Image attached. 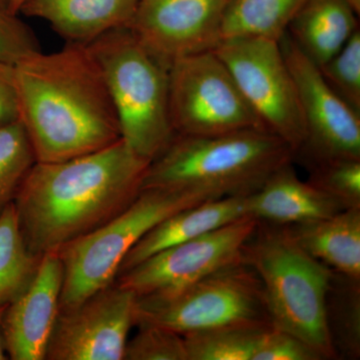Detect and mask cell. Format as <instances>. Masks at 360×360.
<instances>
[{
    "mask_svg": "<svg viewBox=\"0 0 360 360\" xmlns=\"http://www.w3.org/2000/svg\"><path fill=\"white\" fill-rule=\"evenodd\" d=\"M149 163L122 139L72 160L35 163L13 201L26 248L41 257L103 226L141 193Z\"/></svg>",
    "mask_w": 360,
    "mask_h": 360,
    "instance_id": "6da1fadb",
    "label": "cell"
},
{
    "mask_svg": "<svg viewBox=\"0 0 360 360\" xmlns=\"http://www.w3.org/2000/svg\"><path fill=\"white\" fill-rule=\"evenodd\" d=\"M14 68L20 122L37 162L72 160L122 139L115 103L89 45L68 42Z\"/></svg>",
    "mask_w": 360,
    "mask_h": 360,
    "instance_id": "7a4b0ae2",
    "label": "cell"
},
{
    "mask_svg": "<svg viewBox=\"0 0 360 360\" xmlns=\"http://www.w3.org/2000/svg\"><path fill=\"white\" fill-rule=\"evenodd\" d=\"M293 158L285 142L262 129L212 136L175 134L149 163L141 189L193 191L210 200L248 196Z\"/></svg>",
    "mask_w": 360,
    "mask_h": 360,
    "instance_id": "3957f363",
    "label": "cell"
},
{
    "mask_svg": "<svg viewBox=\"0 0 360 360\" xmlns=\"http://www.w3.org/2000/svg\"><path fill=\"white\" fill-rule=\"evenodd\" d=\"M243 262L262 283L272 326L307 342L323 356H338L326 316L335 271L303 250L288 226L258 221Z\"/></svg>",
    "mask_w": 360,
    "mask_h": 360,
    "instance_id": "277c9868",
    "label": "cell"
},
{
    "mask_svg": "<svg viewBox=\"0 0 360 360\" xmlns=\"http://www.w3.org/2000/svg\"><path fill=\"white\" fill-rule=\"evenodd\" d=\"M87 45L115 103L122 141L151 162L175 135L169 115V68L129 27L111 30Z\"/></svg>",
    "mask_w": 360,
    "mask_h": 360,
    "instance_id": "5b68a950",
    "label": "cell"
},
{
    "mask_svg": "<svg viewBox=\"0 0 360 360\" xmlns=\"http://www.w3.org/2000/svg\"><path fill=\"white\" fill-rule=\"evenodd\" d=\"M175 189H141L124 210L103 226L56 250L63 265L60 311L72 309L115 283L129 250L170 215L210 200Z\"/></svg>",
    "mask_w": 360,
    "mask_h": 360,
    "instance_id": "8992f818",
    "label": "cell"
},
{
    "mask_svg": "<svg viewBox=\"0 0 360 360\" xmlns=\"http://www.w3.org/2000/svg\"><path fill=\"white\" fill-rule=\"evenodd\" d=\"M269 321L262 283L245 262L167 292L136 296L134 326L179 335L248 322Z\"/></svg>",
    "mask_w": 360,
    "mask_h": 360,
    "instance_id": "52a82bcc",
    "label": "cell"
},
{
    "mask_svg": "<svg viewBox=\"0 0 360 360\" xmlns=\"http://www.w3.org/2000/svg\"><path fill=\"white\" fill-rule=\"evenodd\" d=\"M168 80L170 122L175 134L212 136L265 129L214 51L174 61Z\"/></svg>",
    "mask_w": 360,
    "mask_h": 360,
    "instance_id": "ba28073f",
    "label": "cell"
},
{
    "mask_svg": "<svg viewBox=\"0 0 360 360\" xmlns=\"http://www.w3.org/2000/svg\"><path fill=\"white\" fill-rule=\"evenodd\" d=\"M267 131L297 153L305 127L297 91L281 44L260 37L222 39L213 51Z\"/></svg>",
    "mask_w": 360,
    "mask_h": 360,
    "instance_id": "9c48e42d",
    "label": "cell"
},
{
    "mask_svg": "<svg viewBox=\"0 0 360 360\" xmlns=\"http://www.w3.org/2000/svg\"><path fill=\"white\" fill-rule=\"evenodd\" d=\"M258 220L245 217L198 238L169 246L116 276L136 296L156 295L195 283L243 260V248Z\"/></svg>",
    "mask_w": 360,
    "mask_h": 360,
    "instance_id": "30bf717a",
    "label": "cell"
},
{
    "mask_svg": "<svg viewBox=\"0 0 360 360\" xmlns=\"http://www.w3.org/2000/svg\"><path fill=\"white\" fill-rule=\"evenodd\" d=\"M295 82L305 127L295 153L307 167L335 160H360V115L333 91L315 65L288 34L279 40Z\"/></svg>",
    "mask_w": 360,
    "mask_h": 360,
    "instance_id": "8fae6325",
    "label": "cell"
},
{
    "mask_svg": "<svg viewBox=\"0 0 360 360\" xmlns=\"http://www.w3.org/2000/svg\"><path fill=\"white\" fill-rule=\"evenodd\" d=\"M136 295L115 283L59 311L47 360H123Z\"/></svg>",
    "mask_w": 360,
    "mask_h": 360,
    "instance_id": "7c38bea8",
    "label": "cell"
},
{
    "mask_svg": "<svg viewBox=\"0 0 360 360\" xmlns=\"http://www.w3.org/2000/svg\"><path fill=\"white\" fill-rule=\"evenodd\" d=\"M229 0H141L129 27L168 68L180 58L212 51L222 41Z\"/></svg>",
    "mask_w": 360,
    "mask_h": 360,
    "instance_id": "4fadbf2b",
    "label": "cell"
},
{
    "mask_svg": "<svg viewBox=\"0 0 360 360\" xmlns=\"http://www.w3.org/2000/svg\"><path fill=\"white\" fill-rule=\"evenodd\" d=\"M63 265L56 251L40 258L27 288L7 305L2 321L7 356L13 360H45L60 311Z\"/></svg>",
    "mask_w": 360,
    "mask_h": 360,
    "instance_id": "5bb4252c",
    "label": "cell"
},
{
    "mask_svg": "<svg viewBox=\"0 0 360 360\" xmlns=\"http://www.w3.org/2000/svg\"><path fill=\"white\" fill-rule=\"evenodd\" d=\"M342 206L309 180L297 176L292 162L274 172L264 186L246 196L248 217L265 224L293 226L328 219Z\"/></svg>",
    "mask_w": 360,
    "mask_h": 360,
    "instance_id": "9a60e30c",
    "label": "cell"
},
{
    "mask_svg": "<svg viewBox=\"0 0 360 360\" xmlns=\"http://www.w3.org/2000/svg\"><path fill=\"white\" fill-rule=\"evenodd\" d=\"M141 0H26L20 13L39 18L70 44H89L129 27Z\"/></svg>",
    "mask_w": 360,
    "mask_h": 360,
    "instance_id": "2e32d148",
    "label": "cell"
},
{
    "mask_svg": "<svg viewBox=\"0 0 360 360\" xmlns=\"http://www.w3.org/2000/svg\"><path fill=\"white\" fill-rule=\"evenodd\" d=\"M245 217H248L246 196L210 200L184 208L162 220L146 233L127 253L118 274L158 251L198 238Z\"/></svg>",
    "mask_w": 360,
    "mask_h": 360,
    "instance_id": "e0dca14e",
    "label": "cell"
},
{
    "mask_svg": "<svg viewBox=\"0 0 360 360\" xmlns=\"http://www.w3.org/2000/svg\"><path fill=\"white\" fill-rule=\"evenodd\" d=\"M356 15L345 0H305L286 34L315 65L321 66L359 30Z\"/></svg>",
    "mask_w": 360,
    "mask_h": 360,
    "instance_id": "ac0fdd59",
    "label": "cell"
},
{
    "mask_svg": "<svg viewBox=\"0 0 360 360\" xmlns=\"http://www.w3.org/2000/svg\"><path fill=\"white\" fill-rule=\"evenodd\" d=\"M303 250L336 274L360 281V208L288 226Z\"/></svg>",
    "mask_w": 360,
    "mask_h": 360,
    "instance_id": "d6986e66",
    "label": "cell"
},
{
    "mask_svg": "<svg viewBox=\"0 0 360 360\" xmlns=\"http://www.w3.org/2000/svg\"><path fill=\"white\" fill-rule=\"evenodd\" d=\"M305 0H229L222 39L260 37L279 41Z\"/></svg>",
    "mask_w": 360,
    "mask_h": 360,
    "instance_id": "ffe728a7",
    "label": "cell"
},
{
    "mask_svg": "<svg viewBox=\"0 0 360 360\" xmlns=\"http://www.w3.org/2000/svg\"><path fill=\"white\" fill-rule=\"evenodd\" d=\"M271 322L232 324L182 335L188 360H253Z\"/></svg>",
    "mask_w": 360,
    "mask_h": 360,
    "instance_id": "44dd1931",
    "label": "cell"
},
{
    "mask_svg": "<svg viewBox=\"0 0 360 360\" xmlns=\"http://www.w3.org/2000/svg\"><path fill=\"white\" fill-rule=\"evenodd\" d=\"M41 257L26 248L13 202L7 205L0 214V307H7L27 288Z\"/></svg>",
    "mask_w": 360,
    "mask_h": 360,
    "instance_id": "7402d4cb",
    "label": "cell"
},
{
    "mask_svg": "<svg viewBox=\"0 0 360 360\" xmlns=\"http://www.w3.org/2000/svg\"><path fill=\"white\" fill-rule=\"evenodd\" d=\"M359 281L335 272L326 300V316L333 347L336 354L340 349L352 359H359L360 355Z\"/></svg>",
    "mask_w": 360,
    "mask_h": 360,
    "instance_id": "603a6c76",
    "label": "cell"
},
{
    "mask_svg": "<svg viewBox=\"0 0 360 360\" xmlns=\"http://www.w3.org/2000/svg\"><path fill=\"white\" fill-rule=\"evenodd\" d=\"M37 162L32 142L20 120L0 129V214L13 202Z\"/></svg>",
    "mask_w": 360,
    "mask_h": 360,
    "instance_id": "cb8c5ba5",
    "label": "cell"
},
{
    "mask_svg": "<svg viewBox=\"0 0 360 360\" xmlns=\"http://www.w3.org/2000/svg\"><path fill=\"white\" fill-rule=\"evenodd\" d=\"M319 68L328 86L360 115L359 30L333 58Z\"/></svg>",
    "mask_w": 360,
    "mask_h": 360,
    "instance_id": "d4e9b609",
    "label": "cell"
},
{
    "mask_svg": "<svg viewBox=\"0 0 360 360\" xmlns=\"http://www.w3.org/2000/svg\"><path fill=\"white\" fill-rule=\"evenodd\" d=\"M309 181L343 210L360 208V160H335L310 165Z\"/></svg>",
    "mask_w": 360,
    "mask_h": 360,
    "instance_id": "484cf974",
    "label": "cell"
},
{
    "mask_svg": "<svg viewBox=\"0 0 360 360\" xmlns=\"http://www.w3.org/2000/svg\"><path fill=\"white\" fill-rule=\"evenodd\" d=\"M129 340L123 360H188L184 336L155 326H137Z\"/></svg>",
    "mask_w": 360,
    "mask_h": 360,
    "instance_id": "4316f807",
    "label": "cell"
},
{
    "mask_svg": "<svg viewBox=\"0 0 360 360\" xmlns=\"http://www.w3.org/2000/svg\"><path fill=\"white\" fill-rule=\"evenodd\" d=\"M37 51L40 45L32 28L18 14L0 7V63L15 65Z\"/></svg>",
    "mask_w": 360,
    "mask_h": 360,
    "instance_id": "83f0119b",
    "label": "cell"
},
{
    "mask_svg": "<svg viewBox=\"0 0 360 360\" xmlns=\"http://www.w3.org/2000/svg\"><path fill=\"white\" fill-rule=\"evenodd\" d=\"M319 352L286 331L270 326L253 360H323Z\"/></svg>",
    "mask_w": 360,
    "mask_h": 360,
    "instance_id": "f1b7e54d",
    "label": "cell"
},
{
    "mask_svg": "<svg viewBox=\"0 0 360 360\" xmlns=\"http://www.w3.org/2000/svg\"><path fill=\"white\" fill-rule=\"evenodd\" d=\"M20 99L15 68L0 63V129L20 120Z\"/></svg>",
    "mask_w": 360,
    "mask_h": 360,
    "instance_id": "f546056e",
    "label": "cell"
},
{
    "mask_svg": "<svg viewBox=\"0 0 360 360\" xmlns=\"http://www.w3.org/2000/svg\"><path fill=\"white\" fill-rule=\"evenodd\" d=\"M6 307H0V360L7 359L6 343H4V331H2V321Z\"/></svg>",
    "mask_w": 360,
    "mask_h": 360,
    "instance_id": "4dcf8cb0",
    "label": "cell"
},
{
    "mask_svg": "<svg viewBox=\"0 0 360 360\" xmlns=\"http://www.w3.org/2000/svg\"><path fill=\"white\" fill-rule=\"evenodd\" d=\"M26 0H9L8 11L13 14H20V8Z\"/></svg>",
    "mask_w": 360,
    "mask_h": 360,
    "instance_id": "1f68e13d",
    "label": "cell"
},
{
    "mask_svg": "<svg viewBox=\"0 0 360 360\" xmlns=\"http://www.w3.org/2000/svg\"><path fill=\"white\" fill-rule=\"evenodd\" d=\"M357 14L360 13V0H345Z\"/></svg>",
    "mask_w": 360,
    "mask_h": 360,
    "instance_id": "d6a6232c",
    "label": "cell"
},
{
    "mask_svg": "<svg viewBox=\"0 0 360 360\" xmlns=\"http://www.w3.org/2000/svg\"><path fill=\"white\" fill-rule=\"evenodd\" d=\"M9 0H0V7L8 11Z\"/></svg>",
    "mask_w": 360,
    "mask_h": 360,
    "instance_id": "836d02e7",
    "label": "cell"
}]
</instances>
